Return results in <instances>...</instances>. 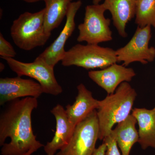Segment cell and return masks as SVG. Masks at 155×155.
I'll list each match as a JSON object with an SVG mask.
<instances>
[{
    "label": "cell",
    "instance_id": "25",
    "mask_svg": "<svg viewBox=\"0 0 155 155\" xmlns=\"http://www.w3.org/2000/svg\"><path fill=\"white\" fill-rule=\"evenodd\" d=\"M33 155V154H32V155Z\"/></svg>",
    "mask_w": 155,
    "mask_h": 155
},
{
    "label": "cell",
    "instance_id": "21",
    "mask_svg": "<svg viewBox=\"0 0 155 155\" xmlns=\"http://www.w3.org/2000/svg\"><path fill=\"white\" fill-rule=\"evenodd\" d=\"M107 146L105 143L103 142L95 150L93 155H105Z\"/></svg>",
    "mask_w": 155,
    "mask_h": 155
},
{
    "label": "cell",
    "instance_id": "12",
    "mask_svg": "<svg viewBox=\"0 0 155 155\" xmlns=\"http://www.w3.org/2000/svg\"><path fill=\"white\" fill-rule=\"evenodd\" d=\"M56 119V130L51 141L44 147L47 155H55L69 143L75 130V125L69 121L66 109L58 104L51 110Z\"/></svg>",
    "mask_w": 155,
    "mask_h": 155
},
{
    "label": "cell",
    "instance_id": "24",
    "mask_svg": "<svg viewBox=\"0 0 155 155\" xmlns=\"http://www.w3.org/2000/svg\"><path fill=\"white\" fill-rule=\"evenodd\" d=\"M0 67H1V72H2V71L3 70H4V69L5 68V65L3 64V63H1V64H0Z\"/></svg>",
    "mask_w": 155,
    "mask_h": 155
},
{
    "label": "cell",
    "instance_id": "4",
    "mask_svg": "<svg viewBox=\"0 0 155 155\" xmlns=\"http://www.w3.org/2000/svg\"><path fill=\"white\" fill-rule=\"evenodd\" d=\"M117 62L115 50L87 44L75 45L66 51L61 61L64 67L75 66L86 69H102Z\"/></svg>",
    "mask_w": 155,
    "mask_h": 155
},
{
    "label": "cell",
    "instance_id": "1",
    "mask_svg": "<svg viewBox=\"0 0 155 155\" xmlns=\"http://www.w3.org/2000/svg\"><path fill=\"white\" fill-rule=\"evenodd\" d=\"M38 98L26 97L7 103L0 115V146L2 155H31L44 147L37 140L31 114Z\"/></svg>",
    "mask_w": 155,
    "mask_h": 155
},
{
    "label": "cell",
    "instance_id": "18",
    "mask_svg": "<svg viewBox=\"0 0 155 155\" xmlns=\"http://www.w3.org/2000/svg\"><path fill=\"white\" fill-rule=\"evenodd\" d=\"M135 24L143 27L147 25L155 28V0H137Z\"/></svg>",
    "mask_w": 155,
    "mask_h": 155
},
{
    "label": "cell",
    "instance_id": "19",
    "mask_svg": "<svg viewBox=\"0 0 155 155\" xmlns=\"http://www.w3.org/2000/svg\"><path fill=\"white\" fill-rule=\"evenodd\" d=\"M17 55L14 47L8 41L4 38L3 35L0 34V56L1 58H13Z\"/></svg>",
    "mask_w": 155,
    "mask_h": 155
},
{
    "label": "cell",
    "instance_id": "2",
    "mask_svg": "<svg viewBox=\"0 0 155 155\" xmlns=\"http://www.w3.org/2000/svg\"><path fill=\"white\" fill-rule=\"evenodd\" d=\"M137 94L127 82L121 83L114 94L99 101L97 116L99 127V139L110 135L114 125L125 120L132 110Z\"/></svg>",
    "mask_w": 155,
    "mask_h": 155
},
{
    "label": "cell",
    "instance_id": "23",
    "mask_svg": "<svg viewBox=\"0 0 155 155\" xmlns=\"http://www.w3.org/2000/svg\"><path fill=\"white\" fill-rule=\"evenodd\" d=\"M102 1V0H92L93 4V5H98Z\"/></svg>",
    "mask_w": 155,
    "mask_h": 155
},
{
    "label": "cell",
    "instance_id": "20",
    "mask_svg": "<svg viewBox=\"0 0 155 155\" xmlns=\"http://www.w3.org/2000/svg\"><path fill=\"white\" fill-rule=\"evenodd\" d=\"M103 140L107 146L105 155H121L116 140L112 134H110Z\"/></svg>",
    "mask_w": 155,
    "mask_h": 155
},
{
    "label": "cell",
    "instance_id": "13",
    "mask_svg": "<svg viewBox=\"0 0 155 155\" xmlns=\"http://www.w3.org/2000/svg\"><path fill=\"white\" fill-rule=\"evenodd\" d=\"M78 94L72 105L66 106V113L70 121L76 126L98 107L99 101L93 96L91 91L81 83L77 87Z\"/></svg>",
    "mask_w": 155,
    "mask_h": 155
},
{
    "label": "cell",
    "instance_id": "15",
    "mask_svg": "<svg viewBox=\"0 0 155 155\" xmlns=\"http://www.w3.org/2000/svg\"><path fill=\"white\" fill-rule=\"evenodd\" d=\"M139 126L138 143L143 150L149 147L155 149V106L151 110L135 108L132 114Z\"/></svg>",
    "mask_w": 155,
    "mask_h": 155
},
{
    "label": "cell",
    "instance_id": "11",
    "mask_svg": "<svg viewBox=\"0 0 155 155\" xmlns=\"http://www.w3.org/2000/svg\"><path fill=\"white\" fill-rule=\"evenodd\" d=\"M88 75L109 95L114 94L122 82L131 81L136 73L132 68L115 63L101 70L90 71Z\"/></svg>",
    "mask_w": 155,
    "mask_h": 155
},
{
    "label": "cell",
    "instance_id": "3",
    "mask_svg": "<svg viewBox=\"0 0 155 155\" xmlns=\"http://www.w3.org/2000/svg\"><path fill=\"white\" fill-rule=\"evenodd\" d=\"M45 8L35 13L25 12L13 21L11 35L14 44L21 49L31 51L44 45L51 34L45 30Z\"/></svg>",
    "mask_w": 155,
    "mask_h": 155
},
{
    "label": "cell",
    "instance_id": "8",
    "mask_svg": "<svg viewBox=\"0 0 155 155\" xmlns=\"http://www.w3.org/2000/svg\"><path fill=\"white\" fill-rule=\"evenodd\" d=\"M151 26H137L131 39L123 47L116 50L118 62H122L127 67L134 62L143 64L152 62L155 59V48L150 47L151 38Z\"/></svg>",
    "mask_w": 155,
    "mask_h": 155
},
{
    "label": "cell",
    "instance_id": "16",
    "mask_svg": "<svg viewBox=\"0 0 155 155\" xmlns=\"http://www.w3.org/2000/svg\"><path fill=\"white\" fill-rule=\"evenodd\" d=\"M137 122L135 117L131 114L111 130L110 134L116 140L122 155H130L132 147L138 142L139 137L136 128Z\"/></svg>",
    "mask_w": 155,
    "mask_h": 155
},
{
    "label": "cell",
    "instance_id": "17",
    "mask_svg": "<svg viewBox=\"0 0 155 155\" xmlns=\"http://www.w3.org/2000/svg\"><path fill=\"white\" fill-rule=\"evenodd\" d=\"M45 7L44 25L47 33L52 31L61 25L72 0H44Z\"/></svg>",
    "mask_w": 155,
    "mask_h": 155
},
{
    "label": "cell",
    "instance_id": "10",
    "mask_svg": "<svg viewBox=\"0 0 155 155\" xmlns=\"http://www.w3.org/2000/svg\"><path fill=\"white\" fill-rule=\"evenodd\" d=\"M44 93L39 83L32 79L17 76L0 79V105L22 97L38 98Z\"/></svg>",
    "mask_w": 155,
    "mask_h": 155
},
{
    "label": "cell",
    "instance_id": "14",
    "mask_svg": "<svg viewBox=\"0 0 155 155\" xmlns=\"http://www.w3.org/2000/svg\"><path fill=\"white\" fill-rule=\"evenodd\" d=\"M137 0H104L103 3L106 11L112 15L113 24L118 33L124 38L127 37L126 25L134 18Z\"/></svg>",
    "mask_w": 155,
    "mask_h": 155
},
{
    "label": "cell",
    "instance_id": "22",
    "mask_svg": "<svg viewBox=\"0 0 155 155\" xmlns=\"http://www.w3.org/2000/svg\"><path fill=\"white\" fill-rule=\"evenodd\" d=\"M22 1L27 3H34L40 1H44V0H22Z\"/></svg>",
    "mask_w": 155,
    "mask_h": 155
},
{
    "label": "cell",
    "instance_id": "5",
    "mask_svg": "<svg viewBox=\"0 0 155 155\" xmlns=\"http://www.w3.org/2000/svg\"><path fill=\"white\" fill-rule=\"evenodd\" d=\"M106 11L103 4L86 6L83 22L78 25L79 35L77 40L78 42L98 45L112 40L111 20L105 17Z\"/></svg>",
    "mask_w": 155,
    "mask_h": 155
},
{
    "label": "cell",
    "instance_id": "6",
    "mask_svg": "<svg viewBox=\"0 0 155 155\" xmlns=\"http://www.w3.org/2000/svg\"><path fill=\"white\" fill-rule=\"evenodd\" d=\"M2 58L17 76H28L36 80L42 87L44 93L57 96L63 92L55 76L54 67L38 56L31 63H24L13 58Z\"/></svg>",
    "mask_w": 155,
    "mask_h": 155
},
{
    "label": "cell",
    "instance_id": "9",
    "mask_svg": "<svg viewBox=\"0 0 155 155\" xmlns=\"http://www.w3.org/2000/svg\"><path fill=\"white\" fill-rule=\"evenodd\" d=\"M82 5L81 0L72 2L70 4L63 30L54 41L38 56L50 66L54 67L64 58L66 52L65 44L75 30V15Z\"/></svg>",
    "mask_w": 155,
    "mask_h": 155
},
{
    "label": "cell",
    "instance_id": "7",
    "mask_svg": "<svg viewBox=\"0 0 155 155\" xmlns=\"http://www.w3.org/2000/svg\"><path fill=\"white\" fill-rule=\"evenodd\" d=\"M99 127L96 110L75 127L70 141L55 155H93L99 139Z\"/></svg>",
    "mask_w": 155,
    "mask_h": 155
}]
</instances>
